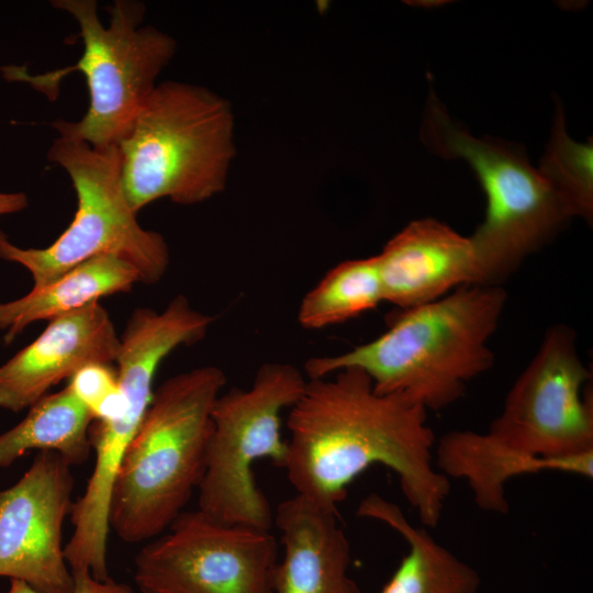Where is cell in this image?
<instances>
[{"label":"cell","mask_w":593,"mask_h":593,"mask_svg":"<svg viewBox=\"0 0 593 593\" xmlns=\"http://www.w3.org/2000/svg\"><path fill=\"white\" fill-rule=\"evenodd\" d=\"M290 439L282 469L295 494L337 514L348 485L367 468L393 470L424 527L441 519L450 482L434 465L427 410L400 393H378L358 368L309 379L289 409Z\"/></svg>","instance_id":"obj_1"},{"label":"cell","mask_w":593,"mask_h":593,"mask_svg":"<svg viewBox=\"0 0 593 593\" xmlns=\"http://www.w3.org/2000/svg\"><path fill=\"white\" fill-rule=\"evenodd\" d=\"M507 299L500 286H465L404 309L377 338L333 356L310 358L309 379L358 368L381 394H405L427 411L448 407L493 365L489 339Z\"/></svg>","instance_id":"obj_2"},{"label":"cell","mask_w":593,"mask_h":593,"mask_svg":"<svg viewBox=\"0 0 593 593\" xmlns=\"http://www.w3.org/2000/svg\"><path fill=\"white\" fill-rule=\"evenodd\" d=\"M226 383L215 366L178 373L155 391L114 480L110 530L146 542L184 511L203 475L213 404Z\"/></svg>","instance_id":"obj_3"},{"label":"cell","mask_w":593,"mask_h":593,"mask_svg":"<svg viewBox=\"0 0 593 593\" xmlns=\"http://www.w3.org/2000/svg\"><path fill=\"white\" fill-rule=\"evenodd\" d=\"M227 100L205 87L157 83L119 142L121 180L138 212L167 198L190 205L222 192L236 155Z\"/></svg>","instance_id":"obj_4"},{"label":"cell","mask_w":593,"mask_h":593,"mask_svg":"<svg viewBox=\"0 0 593 593\" xmlns=\"http://www.w3.org/2000/svg\"><path fill=\"white\" fill-rule=\"evenodd\" d=\"M78 23L83 51L72 66L31 75L25 66L0 68L8 81L24 82L52 101L61 79L80 71L89 91V107L77 122L57 119L53 127L61 137L86 142L94 148L116 146L157 86V78L170 63L176 42L167 33L142 25L145 4L115 0L107 10L110 23L98 15L94 0H53Z\"/></svg>","instance_id":"obj_5"},{"label":"cell","mask_w":593,"mask_h":593,"mask_svg":"<svg viewBox=\"0 0 593 593\" xmlns=\"http://www.w3.org/2000/svg\"><path fill=\"white\" fill-rule=\"evenodd\" d=\"M422 136L435 153L463 158L485 193L484 220L469 237L478 286H500L572 217L524 152L502 141L473 137L448 116L436 98L427 102Z\"/></svg>","instance_id":"obj_6"},{"label":"cell","mask_w":593,"mask_h":593,"mask_svg":"<svg viewBox=\"0 0 593 593\" xmlns=\"http://www.w3.org/2000/svg\"><path fill=\"white\" fill-rule=\"evenodd\" d=\"M47 158L70 177L77 210L71 223L45 248H22L0 230V259L23 266L33 288L46 286L77 265L100 255H115L136 268L141 282L153 284L165 275L169 249L164 236L145 230L122 187L118 146L94 148L58 136Z\"/></svg>","instance_id":"obj_7"},{"label":"cell","mask_w":593,"mask_h":593,"mask_svg":"<svg viewBox=\"0 0 593 593\" xmlns=\"http://www.w3.org/2000/svg\"><path fill=\"white\" fill-rule=\"evenodd\" d=\"M306 382L294 366L268 362L259 367L250 388H232L217 396L197 490L199 511L219 523L271 529L273 512L253 466L268 458L283 467L288 445L281 435V413L299 401Z\"/></svg>","instance_id":"obj_8"},{"label":"cell","mask_w":593,"mask_h":593,"mask_svg":"<svg viewBox=\"0 0 593 593\" xmlns=\"http://www.w3.org/2000/svg\"><path fill=\"white\" fill-rule=\"evenodd\" d=\"M277 540L270 530L183 511L134 558L142 593H273Z\"/></svg>","instance_id":"obj_9"},{"label":"cell","mask_w":593,"mask_h":593,"mask_svg":"<svg viewBox=\"0 0 593 593\" xmlns=\"http://www.w3.org/2000/svg\"><path fill=\"white\" fill-rule=\"evenodd\" d=\"M591 379L575 348L573 331L549 328L528 366L510 389L489 430L503 446L542 459L593 451Z\"/></svg>","instance_id":"obj_10"},{"label":"cell","mask_w":593,"mask_h":593,"mask_svg":"<svg viewBox=\"0 0 593 593\" xmlns=\"http://www.w3.org/2000/svg\"><path fill=\"white\" fill-rule=\"evenodd\" d=\"M72 489L71 466L44 450L12 486L0 490V577L38 593H72L63 546Z\"/></svg>","instance_id":"obj_11"},{"label":"cell","mask_w":593,"mask_h":593,"mask_svg":"<svg viewBox=\"0 0 593 593\" xmlns=\"http://www.w3.org/2000/svg\"><path fill=\"white\" fill-rule=\"evenodd\" d=\"M48 322L37 338L0 366V409H29L85 365L115 361L120 337L99 301Z\"/></svg>","instance_id":"obj_12"},{"label":"cell","mask_w":593,"mask_h":593,"mask_svg":"<svg viewBox=\"0 0 593 593\" xmlns=\"http://www.w3.org/2000/svg\"><path fill=\"white\" fill-rule=\"evenodd\" d=\"M376 256L383 299L402 310L436 301L454 288L477 286L470 238L434 219L411 222Z\"/></svg>","instance_id":"obj_13"},{"label":"cell","mask_w":593,"mask_h":593,"mask_svg":"<svg viewBox=\"0 0 593 593\" xmlns=\"http://www.w3.org/2000/svg\"><path fill=\"white\" fill-rule=\"evenodd\" d=\"M336 516L298 494L277 506L283 557L273 570V593H361L348 574L350 542Z\"/></svg>","instance_id":"obj_14"},{"label":"cell","mask_w":593,"mask_h":593,"mask_svg":"<svg viewBox=\"0 0 593 593\" xmlns=\"http://www.w3.org/2000/svg\"><path fill=\"white\" fill-rule=\"evenodd\" d=\"M434 465L447 479L465 480L480 510L506 514L510 480L546 471L591 479L593 451L560 459L535 458L503 446L488 433L450 430L435 443Z\"/></svg>","instance_id":"obj_15"},{"label":"cell","mask_w":593,"mask_h":593,"mask_svg":"<svg viewBox=\"0 0 593 593\" xmlns=\"http://www.w3.org/2000/svg\"><path fill=\"white\" fill-rule=\"evenodd\" d=\"M141 282L136 268L115 255H100L71 268L55 281L0 303V332L10 344L30 324L51 321L101 298L128 291Z\"/></svg>","instance_id":"obj_16"},{"label":"cell","mask_w":593,"mask_h":593,"mask_svg":"<svg viewBox=\"0 0 593 593\" xmlns=\"http://www.w3.org/2000/svg\"><path fill=\"white\" fill-rule=\"evenodd\" d=\"M357 515L383 523L407 544L380 593H477L481 580L474 568L436 541L426 527L412 525L398 504L371 493L359 503Z\"/></svg>","instance_id":"obj_17"},{"label":"cell","mask_w":593,"mask_h":593,"mask_svg":"<svg viewBox=\"0 0 593 593\" xmlns=\"http://www.w3.org/2000/svg\"><path fill=\"white\" fill-rule=\"evenodd\" d=\"M92 417L66 385L46 394L29 407L26 416L0 435V468L37 449L59 454L71 467L90 456Z\"/></svg>","instance_id":"obj_18"},{"label":"cell","mask_w":593,"mask_h":593,"mask_svg":"<svg viewBox=\"0 0 593 593\" xmlns=\"http://www.w3.org/2000/svg\"><path fill=\"white\" fill-rule=\"evenodd\" d=\"M383 301L377 256L346 260L304 295L298 321L303 328L320 329L354 318Z\"/></svg>","instance_id":"obj_19"},{"label":"cell","mask_w":593,"mask_h":593,"mask_svg":"<svg viewBox=\"0 0 593 593\" xmlns=\"http://www.w3.org/2000/svg\"><path fill=\"white\" fill-rule=\"evenodd\" d=\"M593 147L577 143L566 132L558 110L552 135L539 170L563 200L572 216L591 221L593 211Z\"/></svg>","instance_id":"obj_20"},{"label":"cell","mask_w":593,"mask_h":593,"mask_svg":"<svg viewBox=\"0 0 593 593\" xmlns=\"http://www.w3.org/2000/svg\"><path fill=\"white\" fill-rule=\"evenodd\" d=\"M68 389L88 410L92 421H111L125 412L127 402L112 363L90 362L69 379Z\"/></svg>","instance_id":"obj_21"},{"label":"cell","mask_w":593,"mask_h":593,"mask_svg":"<svg viewBox=\"0 0 593 593\" xmlns=\"http://www.w3.org/2000/svg\"><path fill=\"white\" fill-rule=\"evenodd\" d=\"M72 593H134L133 589L123 582H116L109 578L107 580L96 579L88 570L72 572ZM0 593H38L31 586L19 580H10L7 592Z\"/></svg>","instance_id":"obj_22"},{"label":"cell","mask_w":593,"mask_h":593,"mask_svg":"<svg viewBox=\"0 0 593 593\" xmlns=\"http://www.w3.org/2000/svg\"><path fill=\"white\" fill-rule=\"evenodd\" d=\"M29 205L23 192H0V217L24 210Z\"/></svg>","instance_id":"obj_23"}]
</instances>
